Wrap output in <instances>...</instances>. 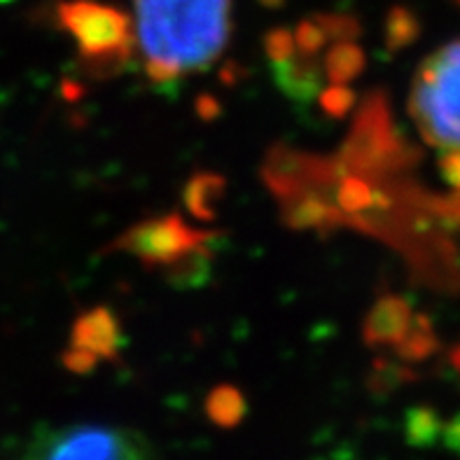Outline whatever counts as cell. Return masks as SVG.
Listing matches in <instances>:
<instances>
[{
  "label": "cell",
  "instance_id": "obj_9",
  "mask_svg": "<svg viewBox=\"0 0 460 460\" xmlns=\"http://www.w3.org/2000/svg\"><path fill=\"white\" fill-rule=\"evenodd\" d=\"M442 432V420L428 407H416L404 420V435L411 447H430Z\"/></svg>",
  "mask_w": 460,
  "mask_h": 460
},
{
  "label": "cell",
  "instance_id": "obj_13",
  "mask_svg": "<svg viewBox=\"0 0 460 460\" xmlns=\"http://www.w3.org/2000/svg\"><path fill=\"white\" fill-rule=\"evenodd\" d=\"M439 435L444 438L447 449H451L454 454H460V416H456L449 426H442V432H439Z\"/></svg>",
  "mask_w": 460,
  "mask_h": 460
},
{
  "label": "cell",
  "instance_id": "obj_11",
  "mask_svg": "<svg viewBox=\"0 0 460 460\" xmlns=\"http://www.w3.org/2000/svg\"><path fill=\"white\" fill-rule=\"evenodd\" d=\"M362 66V54L356 45L344 42L341 47L334 49V54L330 57V75L337 82L350 80L353 75H358V70Z\"/></svg>",
  "mask_w": 460,
  "mask_h": 460
},
{
  "label": "cell",
  "instance_id": "obj_7",
  "mask_svg": "<svg viewBox=\"0 0 460 460\" xmlns=\"http://www.w3.org/2000/svg\"><path fill=\"white\" fill-rule=\"evenodd\" d=\"M414 314L409 304L400 297H384L374 304L372 314L365 323V339L369 344H400L411 330Z\"/></svg>",
  "mask_w": 460,
  "mask_h": 460
},
{
  "label": "cell",
  "instance_id": "obj_3",
  "mask_svg": "<svg viewBox=\"0 0 460 460\" xmlns=\"http://www.w3.org/2000/svg\"><path fill=\"white\" fill-rule=\"evenodd\" d=\"M409 108L430 146L460 152V40L444 45L420 64Z\"/></svg>",
  "mask_w": 460,
  "mask_h": 460
},
{
  "label": "cell",
  "instance_id": "obj_10",
  "mask_svg": "<svg viewBox=\"0 0 460 460\" xmlns=\"http://www.w3.org/2000/svg\"><path fill=\"white\" fill-rule=\"evenodd\" d=\"M222 185L225 182L220 181V178H216V175H199V178H194L192 185H190V190H187V206L192 208V213H197V216L201 217H208L210 213H213V199L220 194Z\"/></svg>",
  "mask_w": 460,
  "mask_h": 460
},
{
  "label": "cell",
  "instance_id": "obj_1",
  "mask_svg": "<svg viewBox=\"0 0 460 460\" xmlns=\"http://www.w3.org/2000/svg\"><path fill=\"white\" fill-rule=\"evenodd\" d=\"M134 5L136 49L155 82L206 70L227 47L229 0H134Z\"/></svg>",
  "mask_w": 460,
  "mask_h": 460
},
{
  "label": "cell",
  "instance_id": "obj_12",
  "mask_svg": "<svg viewBox=\"0 0 460 460\" xmlns=\"http://www.w3.org/2000/svg\"><path fill=\"white\" fill-rule=\"evenodd\" d=\"M442 173L456 190H460V152H447L444 155Z\"/></svg>",
  "mask_w": 460,
  "mask_h": 460
},
{
  "label": "cell",
  "instance_id": "obj_2",
  "mask_svg": "<svg viewBox=\"0 0 460 460\" xmlns=\"http://www.w3.org/2000/svg\"><path fill=\"white\" fill-rule=\"evenodd\" d=\"M57 17L75 42L80 66L92 77L117 75L134 58V22L119 7L96 0H64Z\"/></svg>",
  "mask_w": 460,
  "mask_h": 460
},
{
  "label": "cell",
  "instance_id": "obj_6",
  "mask_svg": "<svg viewBox=\"0 0 460 460\" xmlns=\"http://www.w3.org/2000/svg\"><path fill=\"white\" fill-rule=\"evenodd\" d=\"M122 344L115 315L105 306L82 314L70 332V349L64 353V365L70 372L87 374L101 360H112Z\"/></svg>",
  "mask_w": 460,
  "mask_h": 460
},
{
  "label": "cell",
  "instance_id": "obj_8",
  "mask_svg": "<svg viewBox=\"0 0 460 460\" xmlns=\"http://www.w3.org/2000/svg\"><path fill=\"white\" fill-rule=\"evenodd\" d=\"M245 397L234 385H217L206 397V414L220 428L239 426L245 416Z\"/></svg>",
  "mask_w": 460,
  "mask_h": 460
},
{
  "label": "cell",
  "instance_id": "obj_5",
  "mask_svg": "<svg viewBox=\"0 0 460 460\" xmlns=\"http://www.w3.org/2000/svg\"><path fill=\"white\" fill-rule=\"evenodd\" d=\"M17 460H157V456L134 430L75 423L35 435Z\"/></svg>",
  "mask_w": 460,
  "mask_h": 460
},
{
  "label": "cell",
  "instance_id": "obj_4",
  "mask_svg": "<svg viewBox=\"0 0 460 460\" xmlns=\"http://www.w3.org/2000/svg\"><path fill=\"white\" fill-rule=\"evenodd\" d=\"M213 234L190 227L181 216L150 217L117 236L111 251L127 252L143 267L169 271L173 276L192 274L197 262L206 260Z\"/></svg>",
  "mask_w": 460,
  "mask_h": 460
}]
</instances>
